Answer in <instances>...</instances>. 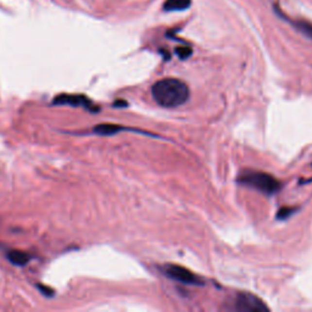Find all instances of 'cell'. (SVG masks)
<instances>
[{"label": "cell", "mask_w": 312, "mask_h": 312, "mask_svg": "<svg viewBox=\"0 0 312 312\" xmlns=\"http://www.w3.org/2000/svg\"><path fill=\"white\" fill-rule=\"evenodd\" d=\"M122 131H133L131 128H127V127L120 126V124H112V123H102L98 124L93 128V132L95 134H99V136H114V134L120 133Z\"/></svg>", "instance_id": "obj_6"}, {"label": "cell", "mask_w": 312, "mask_h": 312, "mask_svg": "<svg viewBox=\"0 0 312 312\" xmlns=\"http://www.w3.org/2000/svg\"><path fill=\"white\" fill-rule=\"evenodd\" d=\"M295 27L300 31L304 35L311 38L312 39V25L310 22H306V21H297V22L294 23Z\"/></svg>", "instance_id": "obj_9"}, {"label": "cell", "mask_w": 312, "mask_h": 312, "mask_svg": "<svg viewBox=\"0 0 312 312\" xmlns=\"http://www.w3.org/2000/svg\"><path fill=\"white\" fill-rule=\"evenodd\" d=\"M176 54L178 55L181 59H187V57H189L191 55V49L188 47H178L176 49Z\"/></svg>", "instance_id": "obj_10"}, {"label": "cell", "mask_w": 312, "mask_h": 312, "mask_svg": "<svg viewBox=\"0 0 312 312\" xmlns=\"http://www.w3.org/2000/svg\"><path fill=\"white\" fill-rule=\"evenodd\" d=\"M242 184L256 189L266 195H272L280 189V182L272 174L259 171H246L238 179Z\"/></svg>", "instance_id": "obj_2"}, {"label": "cell", "mask_w": 312, "mask_h": 312, "mask_svg": "<svg viewBox=\"0 0 312 312\" xmlns=\"http://www.w3.org/2000/svg\"><path fill=\"white\" fill-rule=\"evenodd\" d=\"M6 258L15 266H26L31 260V256L21 250H10L6 254Z\"/></svg>", "instance_id": "obj_7"}, {"label": "cell", "mask_w": 312, "mask_h": 312, "mask_svg": "<svg viewBox=\"0 0 312 312\" xmlns=\"http://www.w3.org/2000/svg\"><path fill=\"white\" fill-rule=\"evenodd\" d=\"M151 94L160 106L173 109L183 105L189 99V88L183 81L165 78L153 86Z\"/></svg>", "instance_id": "obj_1"}, {"label": "cell", "mask_w": 312, "mask_h": 312, "mask_svg": "<svg viewBox=\"0 0 312 312\" xmlns=\"http://www.w3.org/2000/svg\"><path fill=\"white\" fill-rule=\"evenodd\" d=\"M191 0H166L164 4L165 11H183L191 6Z\"/></svg>", "instance_id": "obj_8"}, {"label": "cell", "mask_w": 312, "mask_h": 312, "mask_svg": "<svg viewBox=\"0 0 312 312\" xmlns=\"http://www.w3.org/2000/svg\"><path fill=\"white\" fill-rule=\"evenodd\" d=\"M162 271H164L165 276H167L169 278H171V279L173 280H177V282L179 283H184V284H191V285L204 284L203 280H201L195 273L187 270V268L182 267V266L170 263V265L164 266Z\"/></svg>", "instance_id": "obj_4"}, {"label": "cell", "mask_w": 312, "mask_h": 312, "mask_svg": "<svg viewBox=\"0 0 312 312\" xmlns=\"http://www.w3.org/2000/svg\"><path fill=\"white\" fill-rule=\"evenodd\" d=\"M233 309L242 312H261L270 310L262 300L251 293H239L234 300Z\"/></svg>", "instance_id": "obj_3"}, {"label": "cell", "mask_w": 312, "mask_h": 312, "mask_svg": "<svg viewBox=\"0 0 312 312\" xmlns=\"http://www.w3.org/2000/svg\"><path fill=\"white\" fill-rule=\"evenodd\" d=\"M54 105H69V106H82L86 110L97 112L99 107L95 106L90 99L82 94H60L56 95L52 100Z\"/></svg>", "instance_id": "obj_5"}, {"label": "cell", "mask_w": 312, "mask_h": 312, "mask_svg": "<svg viewBox=\"0 0 312 312\" xmlns=\"http://www.w3.org/2000/svg\"><path fill=\"white\" fill-rule=\"evenodd\" d=\"M114 106H127L126 102H116L114 103Z\"/></svg>", "instance_id": "obj_12"}, {"label": "cell", "mask_w": 312, "mask_h": 312, "mask_svg": "<svg viewBox=\"0 0 312 312\" xmlns=\"http://www.w3.org/2000/svg\"><path fill=\"white\" fill-rule=\"evenodd\" d=\"M37 288L39 289V292L42 293L43 295H45V296H52V295H54V290H52V288L47 287V285L38 284Z\"/></svg>", "instance_id": "obj_11"}]
</instances>
